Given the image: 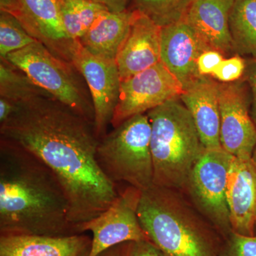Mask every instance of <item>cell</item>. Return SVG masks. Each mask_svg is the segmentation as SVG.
<instances>
[{
  "mask_svg": "<svg viewBox=\"0 0 256 256\" xmlns=\"http://www.w3.org/2000/svg\"><path fill=\"white\" fill-rule=\"evenodd\" d=\"M132 10L129 32L116 60L121 82L161 62V26Z\"/></svg>",
  "mask_w": 256,
  "mask_h": 256,
  "instance_id": "cell-13",
  "label": "cell"
},
{
  "mask_svg": "<svg viewBox=\"0 0 256 256\" xmlns=\"http://www.w3.org/2000/svg\"><path fill=\"white\" fill-rule=\"evenodd\" d=\"M138 217L148 238L166 256H218L225 240L178 190L153 184L141 191Z\"/></svg>",
  "mask_w": 256,
  "mask_h": 256,
  "instance_id": "cell-3",
  "label": "cell"
},
{
  "mask_svg": "<svg viewBox=\"0 0 256 256\" xmlns=\"http://www.w3.org/2000/svg\"><path fill=\"white\" fill-rule=\"evenodd\" d=\"M64 28L72 40H80L102 12L107 10L95 0H60Z\"/></svg>",
  "mask_w": 256,
  "mask_h": 256,
  "instance_id": "cell-21",
  "label": "cell"
},
{
  "mask_svg": "<svg viewBox=\"0 0 256 256\" xmlns=\"http://www.w3.org/2000/svg\"><path fill=\"white\" fill-rule=\"evenodd\" d=\"M229 28L236 54L256 60V0H235Z\"/></svg>",
  "mask_w": 256,
  "mask_h": 256,
  "instance_id": "cell-20",
  "label": "cell"
},
{
  "mask_svg": "<svg viewBox=\"0 0 256 256\" xmlns=\"http://www.w3.org/2000/svg\"><path fill=\"white\" fill-rule=\"evenodd\" d=\"M0 138L31 152L55 173L68 198L69 220L77 227L98 216L118 196L119 186L96 159L99 139L94 124L52 96L16 104L0 124Z\"/></svg>",
  "mask_w": 256,
  "mask_h": 256,
  "instance_id": "cell-1",
  "label": "cell"
},
{
  "mask_svg": "<svg viewBox=\"0 0 256 256\" xmlns=\"http://www.w3.org/2000/svg\"><path fill=\"white\" fill-rule=\"evenodd\" d=\"M218 256H256V235L247 236L232 232L224 240Z\"/></svg>",
  "mask_w": 256,
  "mask_h": 256,
  "instance_id": "cell-25",
  "label": "cell"
},
{
  "mask_svg": "<svg viewBox=\"0 0 256 256\" xmlns=\"http://www.w3.org/2000/svg\"><path fill=\"white\" fill-rule=\"evenodd\" d=\"M52 96L36 86L20 69L1 58L0 98L16 104L40 96Z\"/></svg>",
  "mask_w": 256,
  "mask_h": 256,
  "instance_id": "cell-22",
  "label": "cell"
},
{
  "mask_svg": "<svg viewBox=\"0 0 256 256\" xmlns=\"http://www.w3.org/2000/svg\"><path fill=\"white\" fill-rule=\"evenodd\" d=\"M180 99L191 114L204 148H222L220 82L210 76H201L184 89Z\"/></svg>",
  "mask_w": 256,
  "mask_h": 256,
  "instance_id": "cell-16",
  "label": "cell"
},
{
  "mask_svg": "<svg viewBox=\"0 0 256 256\" xmlns=\"http://www.w3.org/2000/svg\"><path fill=\"white\" fill-rule=\"evenodd\" d=\"M194 0H133L134 8L161 28L178 22L186 16Z\"/></svg>",
  "mask_w": 256,
  "mask_h": 256,
  "instance_id": "cell-23",
  "label": "cell"
},
{
  "mask_svg": "<svg viewBox=\"0 0 256 256\" xmlns=\"http://www.w3.org/2000/svg\"><path fill=\"white\" fill-rule=\"evenodd\" d=\"M235 0H194L184 18L210 50L225 58L236 55L229 28Z\"/></svg>",
  "mask_w": 256,
  "mask_h": 256,
  "instance_id": "cell-17",
  "label": "cell"
},
{
  "mask_svg": "<svg viewBox=\"0 0 256 256\" xmlns=\"http://www.w3.org/2000/svg\"><path fill=\"white\" fill-rule=\"evenodd\" d=\"M132 16V10L119 12L105 10L79 41L92 54L104 60H116L129 32Z\"/></svg>",
  "mask_w": 256,
  "mask_h": 256,
  "instance_id": "cell-19",
  "label": "cell"
},
{
  "mask_svg": "<svg viewBox=\"0 0 256 256\" xmlns=\"http://www.w3.org/2000/svg\"><path fill=\"white\" fill-rule=\"evenodd\" d=\"M246 68L242 80L246 84L250 97V114L256 126V60L246 58Z\"/></svg>",
  "mask_w": 256,
  "mask_h": 256,
  "instance_id": "cell-27",
  "label": "cell"
},
{
  "mask_svg": "<svg viewBox=\"0 0 256 256\" xmlns=\"http://www.w3.org/2000/svg\"><path fill=\"white\" fill-rule=\"evenodd\" d=\"M18 20L4 12L0 13V56L5 58L36 42Z\"/></svg>",
  "mask_w": 256,
  "mask_h": 256,
  "instance_id": "cell-24",
  "label": "cell"
},
{
  "mask_svg": "<svg viewBox=\"0 0 256 256\" xmlns=\"http://www.w3.org/2000/svg\"><path fill=\"white\" fill-rule=\"evenodd\" d=\"M128 242L114 246L104 250L97 256H126Z\"/></svg>",
  "mask_w": 256,
  "mask_h": 256,
  "instance_id": "cell-32",
  "label": "cell"
},
{
  "mask_svg": "<svg viewBox=\"0 0 256 256\" xmlns=\"http://www.w3.org/2000/svg\"><path fill=\"white\" fill-rule=\"evenodd\" d=\"M126 256H166L149 239L128 242Z\"/></svg>",
  "mask_w": 256,
  "mask_h": 256,
  "instance_id": "cell-29",
  "label": "cell"
},
{
  "mask_svg": "<svg viewBox=\"0 0 256 256\" xmlns=\"http://www.w3.org/2000/svg\"><path fill=\"white\" fill-rule=\"evenodd\" d=\"M92 237L0 235V256H90Z\"/></svg>",
  "mask_w": 256,
  "mask_h": 256,
  "instance_id": "cell-18",
  "label": "cell"
},
{
  "mask_svg": "<svg viewBox=\"0 0 256 256\" xmlns=\"http://www.w3.org/2000/svg\"><path fill=\"white\" fill-rule=\"evenodd\" d=\"M220 141L224 150L236 158H252L256 146V126L250 114L246 84L220 82Z\"/></svg>",
  "mask_w": 256,
  "mask_h": 256,
  "instance_id": "cell-11",
  "label": "cell"
},
{
  "mask_svg": "<svg viewBox=\"0 0 256 256\" xmlns=\"http://www.w3.org/2000/svg\"><path fill=\"white\" fill-rule=\"evenodd\" d=\"M15 108L16 105L11 101L0 98V124H2L9 118L14 112Z\"/></svg>",
  "mask_w": 256,
  "mask_h": 256,
  "instance_id": "cell-31",
  "label": "cell"
},
{
  "mask_svg": "<svg viewBox=\"0 0 256 256\" xmlns=\"http://www.w3.org/2000/svg\"><path fill=\"white\" fill-rule=\"evenodd\" d=\"M226 200L232 230L247 236L256 235V170L252 158H234Z\"/></svg>",
  "mask_w": 256,
  "mask_h": 256,
  "instance_id": "cell-15",
  "label": "cell"
},
{
  "mask_svg": "<svg viewBox=\"0 0 256 256\" xmlns=\"http://www.w3.org/2000/svg\"><path fill=\"white\" fill-rule=\"evenodd\" d=\"M252 162H254V165H255L256 170V146L255 148H254V152H252Z\"/></svg>",
  "mask_w": 256,
  "mask_h": 256,
  "instance_id": "cell-33",
  "label": "cell"
},
{
  "mask_svg": "<svg viewBox=\"0 0 256 256\" xmlns=\"http://www.w3.org/2000/svg\"><path fill=\"white\" fill-rule=\"evenodd\" d=\"M182 92L180 82L160 62L121 82L111 126L117 127L132 116L146 114Z\"/></svg>",
  "mask_w": 256,
  "mask_h": 256,
  "instance_id": "cell-9",
  "label": "cell"
},
{
  "mask_svg": "<svg viewBox=\"0 0 256 256\" xmlns=\"http://www.w3.org/2000/svg\"><path fill=\"white\" fill-rule=\"evenodd\" d=\"M79 234L55 173L31 152L0 138V235Z\"/></svg>",
  "mask_w": 256,
  "mask_h": 256,
  "instance_id": "cell-2",
  "label": "cell"
},
{
  "mask_svg": "<svg viewBox=\"0 0 256 256\" xmlns=\"http://www.w3.org/2000/svg\"><path fill=\"white\" fill-rule=\"evenodd\" d=\"M68 58L88 87L94 109V129L100 140L111 124L118 99L121 80L117 64L89 53L78 40L70 45Z\"/></svg>",
  "mask_w": 256,
  "mask_h": 256,
  "instance_id": "cell-8",
  "label": "cell"
},
{
  "mask_svg": "<svg viewBox=\"0 0 256 256\" xmlns=\"http://www.w3.org/2000/svg\"><path fill=\"white\" fill-rule=\"evenodd\" d=\"M234 156L223 148L205 149L194 166L183 193L226 238L232 233L226 200L227 180Z\"/></svg>",
  "mask_w": 256,
  "mask_h": 256,
  "instance_id": "cell-7",
  "label": "cell"
},
{
  "mask_svg": "<svg viewBox=\"0 0 256 256\" xmlns=\"http://www.w3.org/2000/svg\"><path fill=\"white\" fill-rule=\"evenodd\" d=\"M225 58L218 50H208L204 52L197 60V69L200 76H210L214 73L222 60Z\"/></svg>",
  "mask_w": 256,
  "mask_h": 256,
  "instance_id": "cell-28",
  "label": "cell"
},
{
  "mask_svg": "<svg viewBox=\"0 0 256 256\" xmlns=\"http://www.w3.org/2000/svg\"><path fill=\"white\" fill-rule=\"evenodd\" d=\"M151 124L154 184L182 192L206 148L194 121L180 97L146 112Z\"/></svg>",
  "mask_w": 256,
  "mask_h": 256,
  "instance_id": "cell-4",
  "label": "cell"
},
{
  "mask_svg": "<svg viewBox=\"0 0 256 256\" xmlns=\"http://www.w3.org/2000/svg\"><path fill=\"white\" fill-rule=\"evenodd\" d=\"M208 50H212L184 20L161 28V62L183 90L201 76L197 60Z\"/></svg>",
  "mask_w": 256,
  "mask_h": 256,
  "instance_id": "cell-14",
  "label": "cell"
},
{
  "mask_svg": "<svg viewBox=\"0 0 256 256\" xmlns=\"http://www.w3.org/2000/svg\"><path fill=\"white\" fill-rule=\"evenodd\" d=\"M0 10L14 16L30 36L54 54L69 62L74 40L64 28L60 0H0Z\"/></svg>",
  "mask_w": 256,
  "mask_h": 256,
  "instance_id": "cell-12",
  "label": "cell"
},
{
  "mask_svg": "<svg viewBox=\"0 0 256 256\" xmlns=\"http://www.w3.org/2000/svg\"><path fill=\"white\" fill-rule=\"evenodd\" d=\"M141 191L128 186L119 188L118 196L101 214L78 226L80 234H92L90 256H97L114 246L130 242L149 239L138 217Z\"/></svg>",
  "mask_w": 256,
  "mask_h": 256,
  "instance_id": "cell-10",
  "label": "cell"
},
{
  "mask_svg": "<svg viewBox=\"0 0 256 256\" xmlns=\"http://www.w3.org/2000/svg\"><path fill=\"white\" fill-rule=\"evenodd\" d=\"M3 58L57 100L94 124L92 100L74 72L73 64L58 58L38 41Z\"/></svg>",
  "mask_w": 256,
  "mask_h": 256,
  "instance_id": "cell-6",
  "label": "cell"
},
{
  "mask_svg": "<svg viewBox=\"0 0 256 256\" xmlns=\"http://www.w3.org/2000/svg\"><path fill=\"white\" fill-rule=\"evenodd\" d=\"M246 68V60L239 55L225 58L212 74L215 80L223 84H228L240 80Z\"/></svg>",
  "mask_w": 256,
  "mask_h": 256,
  "instance_id": "cell-26",
  "label": "cell"
},
{
  "mask_svg": "<svg viewBox=\"0 0 256 256\" xmlns=\"http://www.w3.org/2000/svg\"><path fill=\"white\" fill-rule=\"evenodd\" d=\"M112 12H124L128 10V6L131 0H95Z\"/></svg>",
  "mask_w": 256,
  "mask_h": 256,
  "instance_id": "cell-30",
  "label": "cell"
},
{
  "mask_svg": "<svg viewBox=\"0 0 256 256\" xmlns=\"http://www.w3.org/2000/svg\"><path fill=\"white\" fill-rule=\"evenodd\" d=\"M99 140L98 163L114 184L126 183L143 191L154 184L151 124L146 114H136Z\"/></svg>",
  "mask_w": 256,
  "mask_h": 256,
  "instance_id": "cell-5",
  "label": "cell"
}]
</instances>
